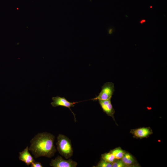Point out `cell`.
I'll use <instances>...</instances> for the list:
<instances>
[{
    "label": "cell",
    "mask_w": 167,
    "mask_h": 167,
    "mask_svg": "<svg viewBox=\"0 0 167 167\" xmlns=\"http://www.w3.org/2000/svg\"><path fill=\"white\" fill-rule=\"evenodd\" d=\"M54 136L51 133H38L31 140L29 150L35 158L41 156L51 158L57 151L54 144Z\"/></svg>",
    "instance_id": "1"
},
{
    "label": "cell",
    "mask_w": 167,
    "mask_h": 167,
    "mask_svg": "<svg viewBox=\"0 0 167 167\" xmlns=\"http://www.w3.org/2000/svg\"><path fill=\"white\" fill-rule=\"evenodd\" d=\"M57 139L56 145L59 154L66 159L71 157L73 155V150L70 139L64 135L59 134Z\"/></svg>",
    "instance_id": "2"
},
{
    "label": "cell",
    "mask_w": 167,
    "mask_h": 167,
    "mask_svg": "<svg viewBox=\"0 0 167 167\" xmlns=\"http://www.w3.org/2000/svg\"><path fill=\"white\" fill-rule=\"evenodd\" d=\"M114 91V84L112 82H107L101 87V90L98 95L91 100L96 101L111 99Z\"/></svg>",
    "instance_id": "3"
},
{
    "label": "cell",
    "mask_w": 167,
    "mask_h": 167,
    "mask_svg": "<svg viewBox=\"0 0 167 167\" xmlns=\"http://www.w3.org/2000/svg\"><path fill=\"white\" fill-rule=\"evenodd\" d=\"M49 165L53 167H76L77 163L71 159L65 160L58 156L51 161Z\"/></svg>",
    "instance_id": "4"
},
{
    "label": "cell",
    "mask_w": 167,
    "mask_h": 167,
    "mask_svg": "<svg viewBox=\"0 0 167 167\" xmlns=\"http://www.w3.org/2000/svg\"><path fill=\"white\" fill-rule=\"evenodd\" d=\"M53 101L51 102V104L54 107H56L59 106L69 108L73 114L75 121H76V119L75 117V115L74 113L72 111L71 109V107H74L75 104L78 102H70L66 100L64 97H61L57 96L55 97H53L52 98Z\"/></svg>",
    "instance_id": "5"
},
{
    "label": "cell",
    "mask_w": 167,
    "mask_h": 167,
    "mask_svg": "<svg viewBox=\"0 0 167 167\" xmlns=\"http://www.w3.org/2000/svg\"><path fill=\"white\" fill-rule=\"evenodd\" d=\"M130 132L133 135L134 137L140 139L147 138L152 133V129L149 127L132 129Z\"/></svg>",
    "instance_id": "6"
},
{
    "label": "cell",
    "mask_w": 167,
    "mask_h": 167,
    "mask_svg": "<svg viewBox=\"0 0 167 167\" xmlns=\"http://www.w3.org/2000/svg\"><path fill=\"white\" fill-rule=\"evenodd\" d=\"M99 103L103 111L108 116L111 117L114 119L115 110L111 104V99L98 100Z\"/></svg>",
    "instance_id": "7"
},
{
    "label": "cell",
    "mask_w": 167,
    "mask_h": 167,
    "mask_svg": "<svg viewBox=\"0 0 167 167\" xmlns=\"http://www.w3.org/2000/svg\"><path fill=\"white\" fill-rule=\"evenodd\" d=\"M28 147L27 146L22 152H19V159L25 163L27 165H29L35 161L33 157L29 152Z\"/></svg>",
    "instance_id": "8"
},
{
    "label": "cell",
    "mask_w": 167,
    "mask_h": 167,
    "mask_svg": "<svg viewBox=\"0 0 167 167\" xmlns=\"http://www.w3.org/2000/svg\"><path fill=\"white\" fill-rule=\"evenodd\" d=\"M121 160L127 167L136 165V161L135 159L130 153L125 152Z\"/></svg>",
    "instance_id": "9"
},
{
    "label": "cell",
    "mask_w": 167,
    "mask_h": 167,
    "mask_svg": "<svg viewBox=\"0 0 167 167\" xmlns=\"http://www.w3.org/2000/svg\"><path fill=\"white\" fill-rule=\"evenodd\" d=\"M109 152L113 155L115 159H121L126 152L118 147L110 150Z\"/></svg>",
    "instance_id": "10"
},
{
    "label": "cell",
    "mask_w": 167,
    "mask_h": 167,
    "mask_svg": "<svg viewBox=\"0 0 167 167\" xmlns=\"http://www.w3.org/2000/svg\"><path fill=\"white\" fill-rule=\"evenodd\" d=\"M101 157L103 160L110 163H113L115 159L113 155L110 152L102 154Z\"/></svg>",
    "instance_id": "11"
},
{
    "label": "cell",
    "mask_w": 167,
    "mask_h": 167,
    "mask_svg": "<svg viewBox=\"0 0 167 167\" xmlns=\"http://www.w3.org/2000/svg\"><path fill=\"white\" fill-rule=\"evenodd\" d=\"M112 167H126V165L122 162L121 159H115L112 163Z\"/></svg>",
    "instance_id": "12"
},
{
    "label": "cell",
    "mask_w": 167,
    "mask_h": 167,
    "mask_svg": "<svg viewBox=\"0 0 167 167\" xmlns=\"http://www.w3.org/2000/svg\"><path fill=\"white\" fill-rule=\"evenodd\" d=\"M96 167H111L112 163H109L101 159L97 164L95 166Z\"/></svg>",
    "instance_id": "13"
},
{
    "label": "cell",
    "mask_w": 167,
    "mask_h": 167,
    "mask_svg": "<svg viewBox=\"0 0 167 167\" xmlns=\"http://www.w3.org/2000/svg\"><path fill=\"white\" fill-rule=\"evenodd\" d=\"M31 167H42L43 166L41 163L39 162H36L35 161L33 162L31 164Z\"/></svg>",
    "instance_id": "14"
},
{
    "label": "cell",
    "mask_w": 167,
    "mask_h": 167,
    "mask_svg": "<svg viewBox=\"0 0 167 167\" xmlns=\"http://www.w3.org/2000/svg\"><path fill=\"white\" fill-rule=\"evenodd\" d=\"M145 20L144 19H143L141 21H140V23L141 24H142L143 23L145 22Z\"/></svg>",
    "instance_id": "15"
},
{
    "label": "cell",
    "mask_w": 167,
    "mask_h": 167,
    "mask_svg": "<svg viewBox=\"0 0 167 167\" xmlns=\"http://www.w3.org/2000/svg\"><path fill=\"white\" fill-rule=\"evenodd\" d=\"M112 29H110L109 31V33L110 34H111V33H112Z\"/></svg>",
    "instance_id": "16"
}]
</instances>
